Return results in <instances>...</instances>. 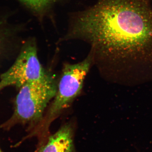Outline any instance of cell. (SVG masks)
I'll use <instances>...</instances> for the list:
<instances>
[{"label":"cell","mask_w":152,"mask_h":152,"mask_svg":"<svg viewBox=\"0 0 152 152\" xmlns=\"http://www.w3.org/2000/svg\"><path fill=\"white\" fill-rule=\"evenodd\" d=\"M78 39L105 75L132 86L152 80V7L150 0H99L75 14L65 39Z\"/></svg>","instance_id":"6da1fadb"},{"label":"cell","mask_w":152,"mask_h":152,"mask_svg":"<svg viewBox=\"0 0 152 152\" xmlns=\"http://www.w3.org/2000/svg\"><path fill=\"white\" fill-rule=\"evenodd\" d=\"M93 63L92 56L90 53L81 62L65 64L51 104L42 121L30 133L31 137H37L38 145L45 144L50 135V125L80 94L86 76Z\"/></svg>","instance_id":"7a4b0ae2"},{"label":"cell","mask_w":152,"mask_h":152,"mask_svg":"<svg viewBox=\"0 0 152 152\" xmlns=\"http://www.w3.org/2000/svg\"><path fill=\"white\" fill-rule=\"evenodd\" d=\"M15 103L13 114L0 129H10L18 124L28 125L31 131L42 121L44 112L57 91L53 77L48 80L26 84L19 88Z\"/></svg>","instance_id":"3957f363"},{"label":"cell","mask_w":152,"mask_h":152,"mask_svg":"<svg viewBox=\"0 0 152 152\" xmlns=\"http://www.w3.org/2000/svg\"><path fill=\"white\" fill-rule=\"evenodd\" d=\"M52 78L40 62L35 42L30 40L24 44L13 64L0 76V91L9 86L20 88L26 84Z\"/></svg>","instance_id":"277c9868"},{"label":"cell","mask_w":152,"mask_h":152,"mask_svg":"<svg viewBox=\"0 0 152 152\" xmlns=\"http://www.w3.org/2000/svg\"><path fill=\"white\" fill-rule=\"evenodd\" d=\"M75 126L71 122L63 125L57 132L49 136L45 143L34 152H75Z\"/></svg>","instance_id":"5b68a950"},{"label":"cell","mask_w":152,"mask_h":152,"mask_svg":"<svg viewBox=\"0 0 152 152\" xmlns=\"http://www.w3.org/2000/svg\"><path fill=\"white\" fill-rule=\"evenodd\" d=\"M39 18H42L44 14L55 2L56 0H19Z\"/></svg>","instance_id":"8992f818"},{"label":"cell","mask_w":152,"mask_h":152,"mask_svg":"<svg viewBox=\"0 0 152 152\" xmlns=\"http://www.w3.org/2000/svg\"><path fill=\"white\" fill-rule=\"evenodd\" d=\"M6 37L5 34L2 32L0 31V53L2 50L4 48V45L5 42V41Z\"/></svg>","instance_id":"52a82bcc"},{"label":"cell","mask_w":152,"mask_h":152,"mask_svg":"<svg viewBox=\"0 0 152 152\" xmlns=\"http://www.w3.org/2000/svg\"><path fill=\"white\" fill-rule=\"evenodd\" d=\"M0 152H3L1 150H0Z\"/></svg>","instance_id":"ba28073f"}]
</instances>
